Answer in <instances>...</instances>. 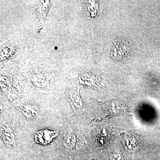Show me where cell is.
I'll use <instances>...</instances> for the list:
<instances>
[{
    "label": "cell",
    "instance_id": "4",
    "mask_svg": "<svg viewBox=\"0 0 160 160\" xmlns=\"http://www.w3.org/2000/svg\"><path fill=\"white\" fill-rule=\"evenodd\" d=\"M75 143V137L74 135L70 132L66 134L63 139V144L68 149L72 148Z\"/></svg>",
    "mask_w": 160,
    "mask_h": 160
},
{
    "label": "cell",
    "instance_id": "1",
    "mask_svg": "<svg viewBox=\"0 0 160 160\" xmlns=\"http://www.w3.org/2000/svg\"><path fill=\"white\" fill-rule=\"evenodd\" d=\"M58 132L53 130H42L38 131L34 135L35 142L38 144L46 145L52 142L55 138L57 137Z\"/></svg>",
    "mask_w": 160,
    "mask_h": 160
},
{
    "label": "cell",
    "instance_id": "5",
    "mask_svg": "<svg viewBox=\"0 0 160 160\" xmlns=\"http://www.w3.org/2000/svg\"><path fill=\"white\" fill-rule=\"evenodd\" d=\"M110 160H123L122 158L119 154L111 155L110 157Z\"/></svg>",
    "mask_w": 160,
    "mask_h": 160
},
{
    "label": "cell",
    "instance_id": "2",
    "mask_svg": "<svg viewBox=\"0 0 160 160\" xmlns=\"http://www.w3.org/2000/svg\"><path fill=\"white\" fill-rule=\"evenodd\" d=\"M1 136L6 144L13 145L14 142V135L11 128L7 124H3L1 126Z\"/></svg>",
    "mask_w": 160,
    "mask_h": 160
},
{
    "label": "cell",
    "instance_id": "3",
    "mask_svg": "<svg viewBox=\"0 0 160 160\" xmlns=\"http://www.w3.org/2000/svg\"><path fill=\"white\" fill-rule=\"evenodd\" d=\"M22 110L24 115L27 118H31L34 117L38 114L39 109L36 106L27 104L22 106Z\"/></svg>",
    "mask_w": 160,
    "mask_h": 160
}]
</instances>
